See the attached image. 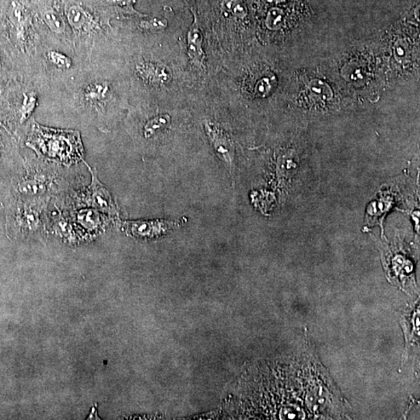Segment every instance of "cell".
Here are the masks:
<instances>
[{
  "label": "cell",
  "mask_w": 420,
  "mask_h": 420,
  "mask_svg": "<svg viewBox=\"0 0 420 420\" xmlns=\"http://www.w3.org/2000/svg\"><path fill=\"white\" fill-rule=\"evenodd\" d=\"M27 146L49 158L68 162L82 157L83 146L78 132L57 130L34 124Z\"/></svg>",
  "instance_id": "1"
},
{
  "label": "cell",
  "mask_w": 420,
  "mask_h": 420,
  "mask_svg": "<svg viewBox=\"0 0 420 420\" xmlns=\"http://www.w3.org/2000/svg\"><path fill=\"white\" fill-rule=\"evenodd\" d=\"M204 127L206 134L218 157L225 163L229 170L232 171L234 165V147L231 137L211 121H206Z\"/></svg>",
  "instance_id": "2"
},
{
  "label": "cell",
  "mask_w": 420,
  "mask_h": 420,
  "mask_svg": "<svg viewBox=\"0 0 420 420\" xmlns=\"http://www.w3.org/2000/svg\"><path fill=\"white\" fill-rule=\"evenodd\" d=\"M65 14L69 25L77 33H88L97 27L95 17L75 0H66Z\"/></svg>",
  "instance_id": "3"
},
{
  "label": "cell",
  "mask_w": 420,
  "mask_h": 420,
  "mask_svg": "<svg viewBox=\"0 0 420 420\" xmlns=\"http://www.w3.org/2000/svg\"><path fill=\"white\" fill-rule=\"evenodd\" d=\"M188 55L195 66L203 70L206 65V54L203 49V36L197 14L194 13V21L187 34Z\"/></svg>",
  "instance_id": "4"
},
{
  "label": "cell",
  "mask_w": 420,
  "mask_h": 420,
  "mask_svg": "<svg viewBox=\"0 0 420 420\" xmlns=\"http://www.w3.org/2000/svg\"><path fill=\"white\" fill-rule=\"evenodd\" d=\"M138 77L143 82L153 86H163L169 84L171 74L169 69L152 62H140L136 66Z\"/></svg>",
  "instance_id": "5"
},
{
  "label": "cell",
  "mask_w": 420,
  "mask_h": 420,
  "mask_svg": "<svg viewBox=\"0 0 420 420\" xmlns=\"http://www.w3.org/2000/svg\"><path fill=\"white\" fill-rule=\"evenodd\" d=\"M176 226L175 222L166 221H135L125 224L126 231L135 236L153 237L162 234Z\"/></svg>",
  "instance_id": "6"
},
{
  "label": "cell",
  "mask_w": 420,
  "mask_h": 420,
  "mask_svg": "<svg viewBox=\"0 0 420 420\" xmlns=\"http://www.w3.org/2000/svg\"><path fill=\"white\" fill-rule=\"evenodd\" d=\"M87 198L90 205L97 209L108 212H112L116 210L111 195L101 185L95 173H92V183L88 188Z\"/></svg>",
  "instance_id": "7"
},
{
  "label": "cell",
  "mask_w": 420,
  "mask_h": 420,
  "mask_svg": "<svg viewBox=\"0 0 420 420\" xmlns=\"http://www.w3.org/2000/svg\"><path fill=\"white\" fill-rule=\"evenodd\" d=\"M8 17L17 37L21 40L24 39L26 27L29 22V15L25 5L18 1L12 2L8 10Z\"/></svg>",
  "instance_id": "8"
},
{
  "label": "cell",
  "mask_w": 420,
  "mask_h": 420,
  "mask_svg": "<svg viewBox=\"0 0 420 420\" xmlns=\"http://www.w3.org/2000/svg\"><path fill=\"white\" fill-rule=\"evenodd\" d=\"M110 94L111 86L106 82L92 83L84 90L85 101L95 105L106 101Z\"/></svg>",
  "instance_id": "9"
},
{
  "label": "cell",
  "mask_w": 420,
  "mask_h": 420,
  "mask_svg": "<svg viewBox=\"0 0 420 420\" xmlns=\"http://www.w3.org/2000/svg\"><path fill=\"white\" fill-rule=\"evenodd\" d=\"M171 124V117L169 114H160L156 117L147 121L143 126V134L146 139H151L158 132H162L168 128Z\"/></svg>",
  "instance_id": "10"
},
{
  "label": "cell",
  "mask_w": 420,
  "mask_h": 420,
  "mask_svg": "<svg viewBox=\"0 0 420 420\" xmlns=\"http://www.w3.org/2000/svg\"><path fill=\"white\" fill-rule=\"evenodd\" d=\"M42 19L51 32L56 34H62L65 32L64 20L54 9L45 10L42 13Z\"/></svg>",
  "instance_id": "11"
},
{
  "label": "cell",
  "mask_w": 420,
  "mask_h": 420,
  "mask_svg": "<svg viewBox=\"0 0 420 420\" xmlns=\"http://www.w3.org/2000/svg\"><path fill=\"white\" fill-rule=\"evenodd\" d=\"M135 3L136 0H106V4L116 8L123 14L137 16L139 18L146 16V14H143L135 9Z\"/></svg>",
  "instance_id": "12"
},
{
  "label": "cell",
  "mask_w": 420,
  "mask_h": 420,
  "mask_svg": "<svg viewBox=\"0 0 420 420\" xmlns=\"http://www.w3.org/2000/svg\"><path fill=\"white\" fill-rule=\"evenodd\" d=\"M37 103L38 97L36 94H24L19 109L21 123H24L25 121L30 118L34 110H36Z\"/></svg>",
  "instance_id": "13"
},
{
  "label": "cell",
  "mask_w": 420,
  "mask_h": 420,
  "mask_svg": "<svg viewBox=\"0 0 420 420\" xmlns=\"http://www.w3.org/2000/svg\"><path fill=\"white\" fill-rule=\"evenodd\" d=\"M221 8L224 14H232L239 19L245 18L247 15L245 5L241 0H223Z\"/></svg>",
  "instance_id": "14"
},
{
  "label": "cell",
  "mask_w": 420,
  "mask_h": 420,
  "mask_svg": "<svg viewBox=\"0 0 420 420\" xmlns=\"http://www.w3.org/2000/svg\"><path fill=\"white\" fill-rule=\"evenodd\" d=\"M47 56L51 64L60 69V70L66 71L72 67V60L66 55L60 53V51H50Z\"/></svg>",
  "instance_id": "15"
},
{
  "label": "cell",
  "mask_w": 420,
  "mask_h": 420,
  "mask_svg": "<svg viewBox=\"0 0 420 420\" xmlns=\"http://www.w3.org/2000/svg\"><path fill=\"white\" fill-rule=\"evenodd\" d=\"M141 19L140 26L147 30L160 32L165 29L168 26V21L163 18H158V17H149L147 15L142 17Z\"/></svg>",
  "instance_id": "16"
},
{
  "label": "cell",
  "mask_w": 420,
  "mask_h": 420,
  "mask_svg": "<svg viewBox=\"0 0 420 420\" xmlns=\"http://www.w3.org/2000/svg\"><path fill=\"white\" fill-rule=\"evenodd\" d=\"M284 21V11L280 8L270 9L267 17V25L271 30L279 29Z\"/></svg>",
  "instance_id": "17"
},
{
  "label": "cell",
  "mask_w": 420,
  "mask_h": 420,
  "mask_svg": "<svg viewBox=\"0 0 420 420\" xmlns=\"http://www.w3.org/2000/svg\"><path fill=\"white\" fill-rule=\"evenodd\" d=\"M273 79L272 77H263L256 84V92L258 95L266 96L271 90Z\"/></svg>",
  "instance_id": "18"
},
{
  "label": "cell",
  "mask_w": 420,
  "mask_h": 420,
  "mask_svg": "<svg viewBox=\"0 0 420 420\" xmlns=\"http://www.w3.org/2000/svg\"><path fill=\"white\" fill-rule=\"evenodd\" d=\"M273 1H283V0H273Z\"/></svg>",
  "instance_id": "19"
},
{
  "label": "cell",
  "mask_w": 420,
  "mask_h": 420,
  "mask_svg": "<svg viewBox=\"0 0 420 420\" xmlns=\"http://www.w3.org/2000/svg\"><path fill=\"white\" fill-rule=\"evenodd\" d=\"M0 62H1V59H0Z\"/></svg>",
  "instance_id": "20"
}]
</instances>
